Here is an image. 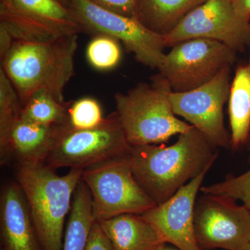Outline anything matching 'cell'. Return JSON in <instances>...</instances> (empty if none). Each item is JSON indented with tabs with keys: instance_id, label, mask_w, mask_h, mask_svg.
<instances>
[{
	"instance_id": "cell-1",
	"label": "cell",
	"mask_w": 250,
	"mask_h": 250,
	"mask_svg": "<svg viewBox=\"0 0 250 250\" xmlns=\"http://www.w3.org/2000/svg\"><path fill=\"white\" fill-rule=\"evenodd\" d=\"M218 155V147L192 126L170 146H132L126 158L135 178L159 205L209 170Z\"/></svg>"
},
{
	"instance_id": "cell-2",
	"label": "cell",
	"mask_w": 250,
	"mask_h": 250,
	"mask_svg": "<svg viewBox=\"0 0 250 250\" xmlns=\"http://www.w3.org/2000/svg\"><path fill=\"white\" fill-rule=\"evenodd\" d=\"M77 39V34H71L48 43L13 42L1 59V67L14 85L23 106L40 90L65 104L64 89L75 74Z\"/></svg>"
},
{
	"instance_id": "cell-3",
	"label": "cell",
	"mask_w": 250,
	"mask_h": 250,
	"mask_svg": "<svg viewBox=\"0 0 250 250\" xmlns=\"http://www.w3.org/2000/svg\"><path fill=\"white\" fill-rule=\"evenodd\" d=\"M82 169L59 175L45 163L18 162L16 177L42 250H62L65 217L72 208Z\"/></svg>"
},
{
	"instance_id": "cell-4",
	"label": "cell",
	"mask_w": 250,
	"mask_h": 250,
	"mask_svg": "<svg viewBox=\"0 0 250 250\" xmlns=\"http://www.w3.org/2000/svg\"><path fill=\"white\" fill-rule=\"evenodd\" d=\"M172 91L159 72L150 83H140L126 93L115 95L117 116L131 146L166 142L192 127L174 113Z\"/></svg>"
},
{
	"instance_id": "cell-5",
	"label": "cell",
	"mask_w": 250,
	"mask_h": 250,
	"mask_svg": "<svg viewBox=\"0 0 250 250\" xmlns=\"http://www.w3.org/2000/svg\"><path fill=\"white\" fill-rule=\"evenodd\" d=\"M132 146L126 139L116 112L93 129H72L59 125L58 133L45 161L53 169H85L128 155Z\"/></svg>"
},
{
	"instance_id": "cell-6",
	"label": "cell",
	"mask_w": 250,
	"mask_h": 250,
	"mask_svg": "<svg viewBox=\"0 0 250 250\" xmlns=\"http://www.w3.org/2000/svg\"><path fill=\"white\" fill-rule=\"evenodd\" d=\"M126 156L83 171L82 179L91 195L95 220L143 215L156 206L135 178Z\"/></svg>"
},
{
	"instance_id": "cell-7",
	"label": "cell",
	"mask_w": 250,
	"mask_h": 250,
	"mask_svg": "<svg viewBox=\"0 0 250 250\" xmlns=\"http://www.w3.org/2000/svg\"><path fill=\"white\" fill-rule=\"evenodd\" d=\"M69 9L83 31L111 36L121 41L145 66L160 67L166 56L164 36L148 29L137 18L108 11L90 0H72Z\"/></svg>"
},
{
	"instance_id": "cell-8",
	"label": "cell",
	"mask_w": 250,
	"mask_h": 250,
	"mask_svg": "<svg viewBox=\"0 0 250 250\" xmlns=\"http://www.w3.org/2000/svg\"><path fill=\"white\" fill-rule=\"evenodd\" d=\"M237 52L223 42L193 39L179 42L166 54L158 68L175 93L196 89L236 62Z\"/></svg>"
},
{
	"instance_id": "cell-9",
	"label": "cell",
	"mask_w": 250,
	"mask_h": 250,
	"mask_svg": "<svg viewBox=\"0 0 250 250\" xmlns=\"http://www.w3.org/2000/svg\"><path fill=\"white\" fill-rule=\"evenodd\" d=\"M0 26L13 40L48 43L83 29L71 10L57 0H13L0 4Z\"/></svg>"
},
{
	"instance_id": "cell-10",
	"label": "cell",
	"mask_w": 250,
	"mask_h": 250,
	"mask_svg": "<svg viewBox=\"0 0 250 250\" xmlns=\"http://www.w3.org/2000/svg\"><path fill=\"white\" fill-rule=\"evenodd\" d=\"M193 39H212L243 52L250 47V21L237 14L231 0H207L164 36L166 47Z\"/></svg>"
},
{
	"instance_id": "cell-11",
	"label": "cell",
	"mask_w": 250,
	"mask_h": 250,
	"mask_svg": "<svg viewBox=\"0 0 250 250\" xmlns=\"http://www.w3.org/2000/svg\"><path fill=\"white\" fill-rule=\"evenodd\" d=\"M236 202L207 194L197 197L195 230L200 249H247L250 243V210Z\"/></svg>"
},
{
	"instance_id": "cell-12",
	"label": "cell",
	"mask_w": 250,
	"mask_h": 250,
	"mask_svg": "<svg viewBox=\"0 0 250 250\" xmlns=\"http://www.w3.org/2000/svg\"><path fill=\"white\" fill-rule=\"evenodd\" d=\"M231 66L224 67L208 83L183 93L171 92L176 116L182 117L216 147L230 148L231 138L225 127L223 108L229 95Z\"/></svg>"
},
{
	"instance_id": "cell-13",
	"label": "cell",
	"mask_w": 250,
	"mask_h": 250,
	"mask_svg": "<svg viewBox=\"0 0 250 250\" xmlns=\"http://www.w3.org/2000/svg\"><path fill=\"white\" fill-rule=\"evenodd\" d=\"M208 171L184 185L167 201L142 215L161 233L166 243L178 250H202L195 230V207L197 195Z\"/></svg>"
},
{
	"instance_id": "cell-14",
	"label": "cell",
	"mask_w": 250,
	"mask_h": 250,
	"mask_svg": "<svg viewBox=\"0 0 250 250\" xmlns=\"http://www.w3.org/2000/svg\"><path fill=\"white\" fill-rule=\"evenodd\" d=\"M0 206L3 250H42L27 200L18 184L4 188Z\"/></svg>"
},
{
	"instance_id": "cell-15",
	"label": "cell",
	"mask_w": 250,
	"mask_h": 250,
	"mask_svg": "<svg viewBox=\"0 0 250 250\" xmlns=\"http://www.w3.org/2000/svg\"><path fill=\"white\" fill-rule=\"evenodd\" d=\"M60 125L36 124L18 118L10 130L4 147L0 149L1 164L13 155L18 162L45 163Z\"/></svg>"
},
{
	"instance_id": "cell-16",
	"label": "cell",
	"mask_w": 250,
	"mask_h": 250,
	"mask_svg": "<svg viewBox=\"0 0 250 250\" xmlns=\"http://www.w3.org/2000/svg\"><path fill=\"white\" fill-rule=\"evenodd\" d=\"M116 250H161L166 241L142 215L126 213L97 220Z\"/></svg>"
},
{
	"instance_id": "cell-17",
	"label": "cell",
	"mask_w": 250,
	"mask_h": 250,
	"mask_svg": "<svg viewBox=\"0 0 250 250\" xmlns=\"http://www.w3.org/2000/svg\"><path fill=\"white\" fill-rule=\"evenodd\" d=\"M228 101L230 148L238 151L250 139V59L237 67Z\"/></svg>"
},
{
	"instance_id": "cell-18",
	"label": "cell",
	"mask_w": 250,
	"mask_h": 250,
	"mask_svg": "<svg viewBox=\"0 0 250 250\" xmlns=\"http://www.w3.org/2000/svg\"><path fill=\"white\" fill-rule=\"evenodd\" d=\"M207 0H139L137 19L160 35L169 34L189 13Z\"/></svg>"
},
{
	"instance_id": "cell-19",
	"label": "cell",
	"mask_w": 250,
	"mask_h": 250,
	"mask_svg": "<svg viewBox=\"0 0 250 250\" xmlns=\"http://www.w3.org/2000/svg\"><path fill=\"white\" fill-rule=\"evenodd\" d=\"M95 221L91 195L82 179L74 194L62 250H85Z\"/></svg>"
},
{
	"instance_id": "cell-20",
	"label": "cell",
	"mask_w": 250,
	"mask_h": 250,
	"mask_svg": "<svg viewBox=\"0 0 250 250\" xmlns=\"http://www.w3.org/2000/svg\"><path fill=\"white\" fill-rule=\"evenodd\" d=\"M21 117L36 124H64L67 123V105L59 103L47 92L40 90L23 106Z\"/></svg>"
},
{
	"instance_id": "cell-21",
	"label": "cell",
	"mask_w": 250,
	"mask_h": 250,
	"mask_svg": "<svg viewBox=\"0 0 250 250\" xmlns=\"http://www.w3.org/2000/svg\"><path fill=\"white\" fill-rule=\"evenodd\" d=\"M22 108L14 85L0 67V149L4 147L13 125L21 118Z\"/></svg>"
},
{
	"instance_id": "cell-22",
	"label": "cell",
	"mask_w": 250,
	"mask_h": 250,
	"mask_svg": "<svg viewBox=\"0 0 250 250\" xmlns=\"http://www.w3.org/2000/svg\"><path fill=\"white\" fill-rule=\"evenodd\" d=\"M86 58L97 70L105 71L114 68L121 59L118 41L111 36L97 34L87 46Z\"/></svg>"
},
{
	"instance_id": "cell-23",
	"label": "cell",
	"mask_w": 250,
	"mask_h": 250,
	"mask_svg": "<svg viewBox=\"0 0 250 250\" xmlns=\"http://www.w3.org/2000/svg\"><path fill=\"white\" fill-rule=\"evenodd\" d=\"M250 168L244 173L236 176L229 174L225 180L201 187L202 193L218 195L234 200H240L250 210Z\"/></svg>"
},
{
	"instance_id": "cell-24",
	"label": "cell",
	"mask_w": 250,
	"mask_h": 250,
	"mask_svg": "<svg viewBox=\"0 0 250 250\" xmlns=\"http://www.w3.org/2000/svg\"><path fill=\"white\" fill-rule=\"evenodd\" d=\"M104 119L100 104L94 98H81L67 108V124L72 129H93Z\"/></svg>"
},
{
	"instance_id": "cell-25",
	"label": "cell",
	"mask_w": 250,
	"mask_h": 250,
	"mask_svg": "<svg viewBox=\"0 0 250 250\" xmlns=\"http://www.w3.org/2000/svg\"><path fill=\"white\" fill-rule=\"evenodd\" d=\"M100 7L116 14L137 18L139 0H90Z\"/></svg>"
},
{
	"instance_id": "cell-26",
	"label": "cell",
	"mask_w": 250,
	"mask_h": 250,
	"mask_svg": "<svg viewBox=\"0 0 250 250\" xmlns=\"http://www.w3.org/2000/svg\"><path fill=\"white\" fill-rule=\"evenodd\" d=\"M85 250H116L97 220L90 231Z\"/></svg>"
},
{
	"instance_id": "cell-27",
	"label": "cell",
	"mask_w": 250,
	"mask_h": 250,
	"mask_svg": "<svg viewBox=\"0 0 250 250\" xmlns=\"http://www.w3.org/2000/svg\"><path fill=\"white\" fill-rule=\"evenodd\" d=\"M11 36L4 27L0 26V58L6 55L14 42Z\"/></svg>"
},
{
	"instance_id": "cell-28",
	"label": "cell",
	"mask_w": 250,
	"mask_h": 250,
	"mask_svg": "<svg viewBox=\"0 0 250 250\" xmlns=\"http://www.w3.org/2000/svg\"><path fill=\"white\" fill-rule=\"evenodd\" d=\"M237 14L246 21H250V0H231Z\"/></svg>"
},
{
	"instance_id": "cell-29",
	"label": "cell",
	"mask_w": 250,
	"mask_h": 250,
	"mask_svg": "<svg viewBox=\"0 0 250 250\" xmlns=\"http://www.w3.org/2000/svg\"><path fill=\"white\" fill-rule=\"evenodd\" d=\"M59 2L63 5V6H66V7H70V5L71 4L72 0H57Z\"/></svg>"
},
{
	"instance_id": "cell-30",
	"label": "cell",
	"mask_w": 250,
	"mask_h": 250,
	"mask_svg": "<svg viewBox=\"0 0 250 250\" xmlns=\"http://www.w3.org/2000/svg\"><path fill=\"white\" fill-rule=\"evenodd\" d=\"M1 2L0 4L4 5V6H10L13 4V0H0Z\"/></svg>"
},
{
	"instance_id": "cell-31",
	"label": "cell",
	"mask_w": 250,
	"mask_h": 250,
	"mask_svg": "<svg viewBox=\"0 0 250 250\" xmlns=\"http://www.w3.org/2000/svg\"><path fill=\"white\" fill-rule=\"evenodd\" d=\"M248 149H250V139L249 143H248Z\"/></svg>"
},
{
	"instance_id": "cell-32",
	"label": "cell",
	"mask_w": 250,
	"mask_h": 250,
	"mask_svg": "<svg viewBox=\"0 0 250 250\" xmlns=\"http://www.w3.org/2000/svg\"><path fill=\"white\" fill-rule=\"evenodd\" d=\"M246 250H250V243L249 244V246H248V248H247V249Z\"/></svg>"
},
{
	"instance_id": "cell-33",
	"label": "cell",
	"mask_w": 250,
	"mask_h": 250,
	"mask_svg": "<svg viewBox=\"0 0 250 250\" xmlns=\"http://www.w3.org/2000/svg\"><path fill=\"white\" fill-rule=\"evenodd\" d=\"M161 250H173L167 249V248H164V249H162Z\"/></svg>"
},
{
	"instance_id": "cell-34",
	"label": "cell",
	"mask_w": 250,
	"mask_h": 250,
	"mask_svg": "<svg viewBox=\"0 0 250 250\" xmlns=\"http://www.w3.org/2000/svg\"><path fill=\"white\" fill-rule=\"evenodd\" d=\"M1 250H3V249H1Z\"/></svg>"
}]
</instances>
